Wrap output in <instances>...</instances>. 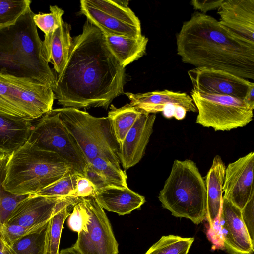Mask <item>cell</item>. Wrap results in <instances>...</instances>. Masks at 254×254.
<instances>
[{"label": "cell", "instance_id": "cell-1", "mask_svg": "<svg viewBox=\"0 0 254 254\" xmlns=\"http://www.w3.org/2000/svg\"><path fill=\"white\" fill-rule=\"evenodd\" d=\"M56 78L55 99L63 107L107 110L124 93L126 74L103 33L86 20L82 32L72 38L68 60Z\"/></svg>", "mask_w": 254, "mask_h": 254}, {"label": "cell", "instance_id": "cell-2", "mask_svg": "<svg viewBox=\"0 0 254 254\" xmlns=\"http://www.w3.org/2000/svg\"><path fill=\"white\" fill-rule=\"evenodd\" d=\"M176 44L177 54L184 63L254 79V42L234 33L211 16L192 14L183 24Z\"/></svg>", "mask_w": 254, "mask_h": 254}, {"label": "cell", "instance_id": "cell-3", "mask_svg": "<svg viewBox=\"0 0 254 254\" xmlns=\"http://www.w3.org/2000/svg\"><path fill=\"white\" fill-rule=\"evenodd\" d=\"M70 170L69 165L56 153L27 141L9 155L3 186L15 195H34Z\"/></svg>", "mask_w": 254, "mask_h": 254}, {"label": "cell", "instance_id": "cell-4", "mask_svg": "<svg viewBox=\"0 0 254 254\" xmlns=\"http://www.w3.org/2000/svg\"><path fill=\"white\" fill-rule=\"evenodd\" d=\"M0 31V66H7L3 73L14 75L15 68L18 67L19 77L36 80L52 89L57 86L56 75L50 68L43 53V41L37 32L33 19L28 27L19 28L16 25ZM16 76V68H15Z\"/></svg>", "mask_w": 254, "mask_h": 254}, {"label": "cell", "instance_id": "cell-5", "mask_svg": "<svg viewBox=\"0 0 254 254\" xmlns=\"http://www.w3.org/2000/svg\"><path fill=\"white\" fill-rule=\"evenodd\" d=\"M158 198L162 207L175 217L189 219L195 224L206 219L205 183L191 160H174Z\"/></svg>", "mask_w": 254, "mask_h": 254}, {"label": "cell", "instance_id": "cell-6", "mask_svg": "<svg viewBox=\"0 0 254 254\" xmlns=\"http://www.w3.org/2000/svg\"><path fill=\"white\" fill-rule=\"evenodd\" d=\"M55 110L88 164L95 158L100 157L121 167L120 145L107 117H94L74 108L62 107Z\"/></svg>", "mask_w": 254, "mask_h": 254}, {"label": "cell", "instance_id": "cell-7", "mask_svg": "<svg viewBox=\"0 0 254 254\" xmlns=\"http://www.w3.org/2000/svg\"><path fill=\"white\" fill-rule=\"evenodd\" d=\"M52 88L32 78L0 72V114L33 121L51 111Z\"/></svg>", "mask_w": 254, "mask_h": 254}, {"label": "cell", "instance_id": "cell-8", "mask_svg": "<svg viewBox=\"0 0 254 254\" xmlns=\"http://www.w3.org/2000/svg\"><path fill=\"white\" fill-rule=\"evenodd\" d=\"M197 108L196 123L215 131H229L243 127L252 121L253 110L243 99L229 95L191 90Z\"/></svg>", "mask_w": 254, "mask_h": 254}, {"label": "cell", "instance_id": "cell-9", "mask_svg": "<svg viewBox=\"0 0 254 254\" xmlns=\"http://www.w3.org/2000/svg\"><path fill=\"white\" fill-rule=\"evenodd\" d=\"M27 141L41 149L56 153L73 170L85 176L88 163L55 109L41 117L33 126Z\"/></svg>", "mask_w": 254, "mask_h": 254}, {"label": "cell", "instance_id": "cell-10", "mask_svg": "<svg viewBox=\"0 0 254 254\" xmlns=\"http://www.w3.org/2000/svg\"><path fill=\"white\" fill-rule=\"evenodd\" d=\"M80 13L103 33L138 38L142 35L139 18L127 0H82Z\"/></svg>", "mask_w": 254, "mask_h": 254}, {"label": "cell", "instance_id": "cell-11", "mask_svg": "<svg viewBox=\"0 0 254 254\" xmlns=\"http://www.w3.org/2000/svg\"><path fill=\"white\" fill-rule=\"evenodd\" d=\"M80 198L89 214L88 230L78 233L72 246L80 254H118V243L110 221L94 195Z\"/></svg>", "mask_w": 254, "mask_h": 254}, {"label": "cell", "instance_id": "cell-12", "mask_svg": "<svg viewBox=\"0 0 254 254\" xmlns=\"http://www.w3.org/2000/svg\"><path fill=\"white\" fill-rule=\"evenodd\" d=\"M188 74L193 90L198 92L229 95L243 99L254 83L223 70L195 67Z\"/></svg>", "mask_w": 254, "mask_h": 254}, {"label": "cell", "instance_id": "cell-13", "mask_svg": "<svg viewBox=\"0 0 254 254\" xmlns=\"http://www.w3.org/2000/svg\"><path fill=\"white\" fill-rule=\"evenodd\" d=\"M254 152H251L225 169L223 197L242 209L254 196Z\"/></svg>", "mask_w": 254, "mask_h": 254}, {"label": "cell", "instance_id": "cell-14", "mask_svg": "<svg viewBox=\"0 0 254 254\" xmlns=\"http://www.w3.org/2000/svg\"><path fill=\"white\" fill-rule=\"evenodd\" d=\"M219 220L226 251L231 254H252L254 244L242 220L241 209L224 197Z\"/></svg>", "mask_w": 254, "mask_h": 254}, {"label": "cell", "instance_id": "cell-15", "mask_svg": "<svg viewBox=\"0 0 254 254\" xmlns=\"http://www.w3.org/2000/svg\"><path fill=\"white\" fill-rule=\"evenodd\" d=\"M155 119V114L142 112L127 133L119 152L120 164L125 170L135 165L143 157Z\"/></svg>", "mask_w": 254, "mask_h": 254}, {"label": "cell", "instance_id": "cell-16", "mask_svg": "<svg viewBox=\"0 0 254 254\" xmlns=\"http://www.w3.org/2000/svg\"><path fill=\"white\" fill-rule=\"evenodd\" d=\"M68 197L29 195L17 204L6 223L25 227L44 224L50 220L58 204Z\"/></svg>", "mask_w": 254, "mask_h": 254}, {"label": "cell", "instance_id": "cell-17", "mask_svg": "<svg viewBox=\"0 0 254 254\" xmlns=\"http://www.w3.org/2000/svg\"><path fill=\"white\" fill-rule=\"evenodd\" d=\"M217 10L222 25L254 42V0H224Z\"/></svg>", "mask_w": 254, "mask_h": 254}, {"label": "cell", "instance_id": "cell-18", "mask_svg": "<svg viewBox=\"0 0 254 254\" xmlns=\"http://www.w3.org/2000/svg\"><path fill=\"white\" fill-rule=\"evenodd\" d=\"M125 94L129 99L130 105L144 113L156 114L162 112L171 105L182 106L187 112L197 111L191 97L186 92L166 89L144 93L126 92Z\"/></svg>", "mask_w": 254, "mask_h": 254}, {"label": "cell", "instance_id": "cell-19", "mask_svg": "<svg viewBox=\"0 0 254 254\" xmlns=\"http://www.w3.org/2000/svg\"><path fill=\"white\" fill-rule=\"evenodd\" d=\"M94 196L103 209L119 215L130 213L145 202V197L128 187L107 185L96 190Z\"/></svg>", "mask_w": 254, "mask_h": 254}, {"label": "cell", "instance_id": "cell-20", "mask_svg": "<svg viewBox=\"0 0 254 254\" xmlns=\"http://www.w3.org/2000/svg\"><path fill=\"white\" fill-rule=\"evenodd\" d=\"M32 121L0 114V153L10 155L28 140Z\"/></svg>", "mask_w": 254, "mask_h": 254}, {"label": "cell", "instance_id": "cell-21", "mask_svg": "<svg viewBox=\"0 0 254 254\" xmlns=\"http://www.w3.org/2000/svg\"><path fill=\"white\" fill-rule=\"evenodd\" d=\"M225 165L219 155H216L205 181L207 195V216L209 227L220 214L223 201Z\"/></svg>", "mask_w": 254, "mask_h": 254}, {"label": "cell", "instance_id": "cell-22", "mask_svg": "<svg viewBox=\"0 0 254 254\" xmlns=\"http://www.w3.org/2000/svg\"><path fill=\"white\" fill-rule=\"evenodd\" d=\"M70 25L63 20L51 37L43 41V53L47 63H51L57 74H60L68 60L72 38Z\"/></svg>", "mask_w": 254, "mask_h": 254}, {"label": "cell", "instance_id": "cell-23", "mask_svg": "<svg viewBox=\"0 0 254 254\" xmlns=\"http://www.w3.org/2000/svg\"><path fill=\"white\" fill-rule=\"evenodd\" d=\"M103 34L107 47L124 68L145 54L148 39L144 35L134 38Z\"/></svg>", "mask_w": 254, "mask_h": 254}, {"label": "cell", "instance_id": "cell-24", "mask_svg": "<svg viewBox=\"0 0 254 254\" xmlns=\"http://www.w3.org/2000/svg\"><path fill=\"white\" fill-rule=\"evenodd\" d=\"M79 199L75 197H68L57 206L48 222L44 254H59L60 242L64 222Z\"/></svg>", "mask_w": 254, "mask_h": 254}, {"label": "cell", "instance_id": "cell-25", "mask_svg": "<svg viewBox=\"0 0 254 254\" xmlns=\"http://www.w3.org/2000/svg\"><path fill=\"white\" fill-rule=\"evenodd\" d=\"M142 112L129 104L116 108L111 105L108 118L115 137L120 146L127 133Z\"/></svg>", "mask_w": 254, "mask_h": 254}, {"label": "cell", "instance_id": "cell-26", "mask_svg": "<svg viewBox=\"0 0 254 254\" xmlns=\"http://www.w3.org/2000/svg\"><path fill=\"white\" fill-rule=\"evenodd\" d=\"M9 155L0 153V226L5 223L17 204L28 195H17L7 191L3 186Z\"/></svg>", "mask_w": 254, "mask_h": 254}, {"label": "cell", "instance_id": "cell-27", "mask_svg": "<svg viewBox=\"0 0 254 254\" xmlns=\"http://www.w3.org/2000/svg\"><path fill=\"white\" fill-rule=\"evenodd\" d=\"M194 240L193 237L163 236L144 254H188Z\"/></svg>", "mask_w": 254, "mask_h": 254}, {"label": "cell", "instance_id": "cell-28", "mask_svg": "<svg viewBox=\"0 0 254 254\" xmlns=\"http://www.w3.org/2000/svg\"><path fill=\"white\" fill-rule=\"evenodd\" d=\"M29 0H0V31L16 24L31 11Z\"/></svg>", "mask_w": 254, "mask_h": 254}, {"label": "cell", "instance_id": "cell-29", "mask_svg": "<svg viewBox=\"0 0 254 254\" xmlns=\"http://www.w3.org/2000/svg\"><path fill=\"white\" fill-rule=\"evenodd\" d=\"M79 175L70 170L59 180L34 195L51 197H76V183Z\"/></svg>", "mask_w": 254, "mask_h": 254}, {"label": "cell", "instance_id": "cell-30", "mask_svg": "<svg viewBox=\"0 0 254 254\" xmlns=\"http://www.w3.org/2000/svg\"><path fill=\"white\" fill-rule=\"evenodd\" d=\"M89 164L99 173L107 186L128 187L127 174L121 167L100 157L95 158Z\"/></svg>", "mask_w": 254, "mask_h": 254}, {"label": "cell", "instance_id": "cell-31", "mask_svg": "<svg viewBox=\"0 0 254 254\" xmlns=\"http://www.w3.org/2000/svg\"><path fill=\"white\" fill-rule=\"evenodd\" d=\"M48 224L42 230L24 236L8 245L12 254H44Z\"/></svg>", "mask_w": 254, "mask_h": 254}, {"label": "cell", "instance_id": "cell-32", "mask_svg": "<svg viewBox=\"0 0 254 254\" xmlns=\"http://www.w3.org/2000/svg\"><path fill=\"white\" fill-rule=\"evenodd\" d=\"M50 11L49 13L39 12L33 16L35 25L44 33L45 39L51 37L60 26L63 21L62 16L64 13L57 5H50Z\"/></svg>", "mask_w": 254, "mask_h": 254}, {"label": "cell", "instance_id": "cell-33", "mask_svg": "<svg viewBox=\"0 0 254 254\" xmlns=\"http://www.w3.org/2000/svg\"><path fill=\"white\" fill-rule=\"evenodd\" d=\"M48 222L44 224L33 227H25L5 223L0 226V235L5 242L10 245L24 236L42 230L47 225Z\"/></svg>", "mask_w": 254, "mask_h": 254}, {"label": "cell", "instance_id": "cell-34", "mask_svg": "<svg viewBox=\"0 0 254 254\" xmlns=\"http://www.w3.org/2000/svg\"><path fill=\"white\" fill-rule=\"evenodd\" d=\"M79 200L73 206L72 211L67 218L68 227L73 231L79 233L81 231H87L89 214L82 200Z\"/></svg>", "mask_w": 254, "mask_h": 254}, {"label": "cell", "instance_id": "cell-35", "mask_svg": "<svg viewBox=\"0 0 254 254\" xmlns=\"http://www.w3.org/2000/svg\"><path fill=\"white\" fill-rule=\"evenodd\" d=\"M243 222L252 242L254 244V196L241 210Z\"/></svg>", "mask_w": 254, "mask_h": 254}, {"label": "cell", "instance_id": "cell-36", "mask_svg": "<svg viewBox=\"0 0 254 254\" xmlns=\"http://www.w3.org/2000/svg\"><path fill=\"white\" fill-rule=\"evenodd\" d=\"M96 189L93 183L84 176L78 177L76 187V197L85 198L94 195Z\"/></svg>", "mask_w": 254, "mask_h": 254}, {"label": "cell", "instance_id": "cell-37", "mask_svg": "<svg viewBox=\"0 0 254 254\" xmlns=\"http://www.w3.org/2000/svg\"><path fill=\"white\" fill-rule=\"evenodd\" d=\"M207 235L208 239L213 243L215 247L214 249H222L224 248L219 215L214 221L212 226L211 227H209Z\"/></svg>", "mask_w": 254, "mask_h": 254}, {"label": "cell", "instance_id": "cell-38", "mask_svg": "<svg viewBox=\"0 0 254 254\" xmlns=\"http://www.w3.org/2000/svg\"><path fill=\"white\" fill-rule=\"evenodd\" d=\"M224 0H193L190 1V4L195 10L206 13L208 11L217 9Z\"/></svg>", "mask_w": 254, "mask_h": 254}, {"label": "cell", "instance_id": "cell-39", "mask_svg": "<svg viewBox=\"0 0 254 254\" xmlns=\"http://www.w3.org/2000/svg\"><path fill=\"white\" fill-rule=\"evenodd\" d=\"M244 100L254 109V84L249 89Z\"/></svg>", "mask_w": 254, "mask_h": 254}, {"label": "cell", "instance_id": "cell-40", "mask_svg": "<svg viewBox=\"0 0 254 254\" xmlns=\"http://www.w3.org/2000/svg\"><path fill=\"white\" fill-rule=\"evenodd\" d=\"M0 254H13L9 245L0 235Z\"/></svg>", "mask_w": 254, "mask_h": 254}, {"label": "cell", "instance_id": "cell-41", "mask_svg": "<svg viewBox=\"0 0 254 254\" xmlns=\"http://www.w3.org/2000/svg\"><path fill=\"white\" fill-rule=\"evenodd\" d=\"M59 254H80L73 246L62 249L59 252Z\"/></svg>", "mask_w": 254, "mask_h": 254}]
</instances>
